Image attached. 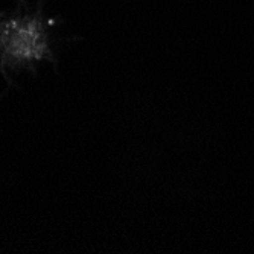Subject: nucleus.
Segmentation results:
<instances>
[{"instance_id": "obj_1", "label": "nucleus", "mask_w": 254, "mask_h": 254, "mask_svg": "<svg viewBox=\"0 0 254 254\" xmlns=\"http://www.w3.org/2000/svg\"><path fill=\"white\" fill-rule=\"evenodd\" d=\"M43 63L52 64L54 72L58 73V60L37 29L15 31L11 35L0 31V78L6 84L3 95L17 85L15 81L20 75L37 79L38 67Z\"/></svg>"}]
</instances>
